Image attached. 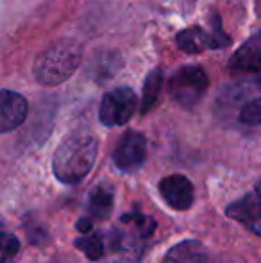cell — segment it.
Instances as JSON below:
<instances>
[{
    "label": "cell",
    "instance_id": "obj_1",
    "mask_svg": "<svg viewBox=\"0 0 261 263\" xmlns=\"http://www.w3.org/2000/svg\"><path fill=\"white\" fill-rule=\"evenodd\" d=\"M156 222L149 215L132 211L120 218L118 226L104 233L106 263H138L145 249V242L152 236Z\"/></svg>",
    "mask_w": 261,
    "mask_h": 263
},
{
    "label": "cell",
    "instance_id": "obj_2",
    "mask_svg": "<svg viewBox=\"0 0 261 263\" xmlns=\"http://www.w3.org/2000/svg\"><path fill=\"white\" fill-rule=\"evenodd\" d=\"M98 143L93 133L73 131L66 135L54 153V176L66 184H75L91 172L97 159Z\"/></svg>",
    "mask_w": 261,
    "mask_h": 263
},
{
    "label": "cell",
    "instance_id": "obj_3",
    "mask_svg": "<svg viewBox=\"0 0 261 263\" xmlns=\"http://www.w3.org/2000/svg\"><path fill=\"white\" fill-rule=\"evenodd\" d=\"M83 50L72 40H59L38 54L34 61V77L43 86H56L65 83L79 68Z\"/></svg>",
    "mask_w": 261,
    "mask_h": 263
},
{
    "label": "cell",
    "instance_id": "obj_4",
    "mask_svg": "<svg viewBox=\"0 0 261 263\" xmlns=\"http://www.w3.org/2000/svg\"><path fill=\"white\" fill-rule=\"evenodd\" d=\"M208 73L202 66L188 65L170 77V95L181 107H193L208 91Z\"/></svg>",
    "mask_w": 261,
    "mask_h": 263
},
{
    "label": "cell",
    "instance_id": "obj_5",
    "mask_svg": "<svg viewBox=\"0 0 261 263\" xmlns=\"http://www.w3.org/2000/svg\"><path fill=\"white\" fill-rule=\"evenodd\" d=\"M136 107H138V97L134 91L127 86H120L104 95L98 109V118L108 127L124 125L131 120Z\"/></svg>",
    "mask_w": 261,
    "mask_h": 263
},
{
    "label": "cell",
    "instance_id": "obj_6",
    "mask_svg": "<svg viewBox=\"0 0 261 263\" xmlns=\"http://www.w3.org/2000/svg\"><path fill=\"white\" fill-rule=\"evenodd\" d=\"M147 158V140L142 133L129 131L122 136L116 149L113 151V163L124 174L142 168Z\"/></svg>",
    "mask_w": 261,
    "mask_h": 263
},
{
    "label": "cell",
    "instance_id": "obj_7",
    "mask_svg": "<svg viewBox=\"0 0 261 263\" xmlns=\"http://www.w3.org/2000/svg\"><path fill=\"white\" fill-rule=\"evenodd\" d=\"M226 215L261 236V181L256 183L244 197L231 202L226 208Z\"/></svg>",
    "mask_w": 261,
    "mask_h": 263
},
{
    "label": "cell",
    "instance_id": "obj_8",
    "mask_svg": "<svg viewBox=\"0 0 261 263\" xmlns=\"http://www.w3.org/2000/svg\"><path fill=\"white\" fill-rule=\"evenodd\" d=\"M159 194L170 208L177 211H186L193 204V184L181 174L163 177L159 183Z\"/></svg>",
    "mask_w": 261,
    "mask_h": 263
},
{
    "label": "cell",
    "instance_id": "obj_9",
    "mask_svg": "<svg viewBox=\"0 0 261 263\" xmlns=\"http://www.w3.org/2000/svg\"><path fill=\"white\" fill-rule=\"evenodd\" d=\"M177 47L186 54H198L206 49H220L226 47L229 43V38L222 32V29H216V32L208 34L206 31H202L200 27H190L185 29L177 34L175 38Z\"/></svg>",
    "mask_w": 261,
    "mask_h": 263
},
{
    "label": "cell",
    "instance_id": "obj_10",
    "mask_svg": "<svg viewBox=\"0 0 261 263\" xmlns=\"http://www.w3.org/2000/svg\"><path fill=\"white\" fill-rule=\"evenodd\" d=\"M27 117V101L20 93L2 90L0 95V131H14Z\"/></svg>",
    "mask_w": 261,
    "mask_h": 263
},
{
    "label": "cell",
    "instance_id": "obj_11",
    "mask_svg": "<svg viewBox=\"0 0 261 263\" xmlns=\"http://www.w3.org/2000/svg\"><path fill=\"white\" fill-rule=\"evenodd\" d=\"M229 66L242 72L261 73V31L247 40L231 58Z\"/></svg>",
    "mask_w": 261,
    "mask_h": 263
},
{
    "label": "cell",
    "instance_id": "obj_12",
    "mask_svg": "<svg viewBox=\"0 0 261 263\" xmlns=\"http://www.w3.org/2000/svg\"><path fill=\"white\" fill-rule=\"evenodd\" d=\"M163 263H208V249L198 240H185L165 254Z\"/></svg>",
    "mask_w": 261,
    "mask_h": 263
},
{
    "label": "cell",
    "instance_id": "obj_13",
    "mask_svg": "<svg viewBox=\"0 0 261 263\" xmlns=\"http://www.w3.org/2000/svg\"><path fill=\"white\" fill-rule=\"evenodd\" d=\"M113 202H115V192L109 184H97L93 190L90 192L88 197V211L98 220H106L109 218L113 211Z\"/></svg>",
    "mask_w": 261,
    "mask_h": 263
},
{
    "label": "cell",
    "instance_id": "obj_14",
    "mask_svg": "<svg viewBox=\"0 0 261 263\" xmlns=\"http://www.w3.org/2000/svg\"><path fill=\"white\" fill-rule=\"evenodd\" d=\"M75 247L83 251V254L91 261H101L106 256L104 233H84L75 240Z\"/></svg>",
    "mask_w": 261,
    "mask_h": 263
},
{
    "label": "cell",
    "instance_id": "obj_15",
    "mask_svg": "<svg viewBox=\"0 0 261 263\" xmlns=\"http://www.w3.org/2000/svg\"><path fill=\"white\" fill-rule=\"evenodd\" d=\"M161 84H163V73L161 70H152L147 76L143 84V97H142V113H149L157 104V99L161 93Z\"/></svg>",
    "mask_w": 261,
    "mask_h": 263
},
{
    "label": "cell",
    "instance_id": "obj_16",
    "mask_svg": "<svg viewBox=\"0 0 261 263\" xmlns=\"http://www.w3.org/2000/svg\"><path fill=\"white\" fill-rule=\"evenodd\" d=\"M240 120L249 125H259L261 124V97L247 102L240 111Z\"/></svg>",
    "mask_w": 261,
    "mask_h": 263
},
{
    "label": "cell",
    "instance_id": "obj_17",
    "mask_svg": "<svg viewBox=\"0 0 261 263\" xmlns=\"http://www.w3.org/2000/svg\"><path fill=\"white\" fill-rule=\"evenodd\" d=\"M20 253V242L14 235L4 233L2 235V263H14Z\"/></svg>",
    "mask_w": 261,
    "mask_h": 263
},
{
    "label": "cell",
    "instance_id": "obj_18",
    "mask_svg": "<svg viewBox=\"0 0 261 263\" xmlns=\"http://www.w3.org/2000/svg\"><path fill=\"white\" fill-rule=\"evenodd\" d=\"M91 228H93V224H91L90 218H79V222H77V229H79L81 233H90Z\"/></svg>",
    "mask_w": 261,
    "mask_h": 263
}]
</instances>
